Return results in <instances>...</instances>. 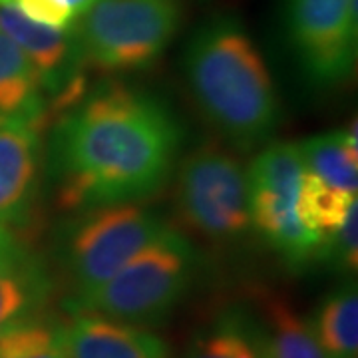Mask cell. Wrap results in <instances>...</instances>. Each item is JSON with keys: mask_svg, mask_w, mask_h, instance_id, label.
Returning <instances> with one entry per match:
<instances>
[{"mask_svg": "<svg viewBox=\"0 0 358 358\" xmlns=\"http://www.w3.org/2000/svg\"><path fill=\"white\" fill-rule=\"evenodd\" d=\"M56 341L64 358H167L159 336L92 313H74L56 329Z\"/></svg>", "mask_w": 358, "mask_h": 358, "instance_id": "11", "label": "cell"}, {"mask_svg": "<svg viewBox=\"0 0 358 358\" xmlns=\"http://www.w3.org/2000/svg\"><path fill=\"white\" fill-rule=\"evenodd\" d=\"M185 76L205 120L235 148L251 150L279 124V98L253 40L233 20L203 26L185 54Z\"/></svg>", "mask_w": 358, "mask_h": 358, "instance_id": "2", "label": "cell"}, {"mask_svg": "<svg viewBox=\"0 0 358 358\" xmlns=\"http://www.w3.org/2000/svg\"><path fill=\"white\" fill-rule=\"evenodd\" d=\"M355 201L357 195L329 187L327 183L305 171L299 197V213L308 229L319 235L322 243L343 225Z\"/></svg>", "mask_w": 358, "mask_h": 358, "instance_id": "18", "label": "cell"}, {"mask_svg": "<svg viewBox=\"0 0 358 358\" xmlns=\"http://www.w3.org/2000/svg\"><path fill=\"white\" fill-rule=\"evenodd\" d=\"M0 358H64L56 329L46 322L26 320L0 334Z\"/></svg>", "mask_w": 358, "mask_h": 358, "instance_id": "19", "label": "cell"}, {"mask_svg": "<svg viewBox=\"0 0 358 358\" xmlns=\"http://www.w3.org/2000/svg\"><path fill=\"white\" fill-rule=\"evenodd\" d=\"M179 0H96L72 26L84 62L108 72L145 68L178 32Z\"/></svg>", "mask_w": 358, "mask_h": 358, "instance_id": "4", "label": "cell"}, {"mask_svg": "<svg viewBox=\"0 0 358 358\" xmlns=\"http://www.w3.org/2000/svg\"><path fill=\"white\" fill-rule=\"evenodd\" d=\"M310 324L324 357L357 358L358 293L355 281L345 282L329 294Z\"/></svg>", "mask_w": 358, "mask_h": 358, "instance_id": "16", "label": "cell"}, {"mask_svg": "<svg viewBox=\"0 0 358 358\" xmlns=\"http://www.w3.org/2000/svg\"><path fill=\"white\" fill-rule=\"evenodd\" d=\"M358 201L350 205L345 221L333 235L320 247L319 259H329L336 267L345 271H355L357 268L358 255Z\"/></svg>", "mask_w": 358, "mask_h": 358, "instance_id": "20", "label": "cell"}, {"mask_svg": "<svg viewBox=\"0 0 358 358\" xmlns=\"http://www.w3.org/2000/svg\"><path fill=\"white\" fill-rule=\"evenodd\" d=\"M303 176L299 143L287 141L265 148L247 171L251 225L291 267H305L310 259H319L322 247L319 235L299 213Z\"/></svg>", "mask_w": 358, "mask_h": 358, "instance_id": "5", "label": "cell"}, {"mask_svg": "<svg viewBox=\"0 0 358 358\" xmlns=\"http://www.w3.org/2000/svg\"><path fill=\"white\" fill-rule=\"evenodd\" d=\"M197 253L178 231L167 229L122 267L110 281L74 296V313H92L126 324H157L192 285Z\"/></svg>", "mask_w": 358, "mask_h": 358, "instance_id": "3", "label": "cell"}, {"mask_svg": "<svg viewBox=\"0 0 358 358\" xmlns=\"http://www.w3.org/2000/svg\"><path fill=\"white\" fill-rule=\"evenodd\" d=\"M178 207L187 225L213 241H231L251 227L247 173L233 155L201 148L179 169Z\"/></svg>", "mask_w": 358, "mask_h": 358, "instance_id": "7", "label": "cell"}, {"mask_svg": "<svg viewBox=\"0 0 358 358\" xmlns=\"http://www.w3.org/2000/svg\"><path fill=\"white\" fill-rule=\"evenodd\" d=\"M183 358H268L263 327L241 308H227L193 338Z\"/></svg>", "mask_w": 358, "mask_h": 358, "instance_id": "13", "label": "cell"}, {"mask_svg": "<svg viewBox=\"0 0 358 358\" xmlns=\"http://www.w3.org/2000/svg\"><path fill=\"white\" fill-rule=\"evenodd\" d=\"M42 82L26 54L0 32V115L42 120Z\"/></svg>", "mask_w": 358, "mask_h": 358, "instance_id": "15", "label": "cell"}, {"mask_svg": "<svg viewBox=\"0 0 358 358\" xmlns=\"http://www.w3.org/2000/svg\"><path fill=\"white\" fill-rule=\"evenodd\" d=\"M305 171L341 192H358L357 122L346 131H333L299 143Z\"/></svg>", "mask_w": 358, "mask_h": 358, "instance_id": "14", "label": "cell"}, {"mask_svg": "<svg viewBox=\"0 0 358 358\" xmlns=\"http://www.w3.org/2000/svg\"><path fill=\"white\" fill-rule=\"evenodd\" d=\"M0 32L13 40L36 68L44 94L56 96L68 106L76 102L82 56L72 30L38 24L16 6L0 4Z\"/></svg>", "mask_w": 358, "mask_h": 358, "instance_id": "9", "label": "cell"}, {"mask_svg": "<svg viewBox=\"0 0 358 358\" xmlns=\"http://www.w3.org/2000/svg\"><path fill=\"white\" fill-rule=\"evenodd\" d=\"M50 279L32 251L16 241L8 227H0V334L46 305Z\"/></svg>", "mask_w": 358, "mask_h": 358, "instance_id": "12", "label": "cell"}, {"mask_svg": "<svg viewBox=\"0 0 358 358\" xmlns=\"http://www.w3.org/2000/svg\"><path fill=\"white\" fill-rule=\"evenodd\" d=\"M287 26L294 54L315 84H338L352 74L357 0H287Z\"/></svg>", "mask_w": 358, "mask_h": 358, "instance_id": "8", "label": "cell"}, {"mask_svg": "<svg viewBox=\"0 0 358 358\" xmlns=\"http://www.w3.org/2000/svg\"><path fill=\"white\" fill-rule=\"evenodd\" d=\"M42 120L0 115V227L28 215L38 187Z\"/></svg>", "mask_w": 358, "mask_h": 358, "instance_id": "10", "label": "cell"}, {"mask_svg": "<svg viewBox=\"0 0 358 358\" xmlns=\"http://www.w3.org/2000/svg\"><path fill=\"white\" fill-rule=\"evenodd\" d=\"M263 315L268 358H327L313 324L296 315L285 299L268 294L263 303Z\"/></svg>", "mask_w": 358, "mask_h": 358, "instance_id": "17", "label": "cell"}, {"mask_svg": "<svg viewBox=\"0 0 358 358\" xmlns=\"http://www.w3.org/2000/svg\"><path fill=\"white\" fill-rule=\"evenodd\" d=\"M56 2H58V4H62V6H66L70 13L76 16V20H78V18L86 13L96 0H56Z\"/></svg>", "mask_w": 358, "mask_h": 358, "instance_id": "21", "label": "cell"}, {"mask_svg": "<svg viewBox=\"0 0 358 358\" xmlns=\"http://www.w3.org/2000/svg\"><path fill=\"white\" fill-rule=\"evenodd\" d=\"M167 229L164 219L143 205L117 203L86 209L66 231L64 265L76 296L110 281Z\"/></svg>", "mask_w": 358, "mask_h": 358, "instance_id": "6", "label": "cell"}, {"mask_svg": "<svg viewBox=\"0 0 358 358\" xmlns=\"http://www.w3.org/2000/svg\"><path fill=\"white\" fill-rule=\"evenodd\" d=\"M181 128L152 94L103 84L70 103L52 136V171L64 209L134 203L176 166Z\"/></svg>", "mask_w": 358, "mask_h": 358, "instance_id": "1", "label": "cell"}]
</instances>
